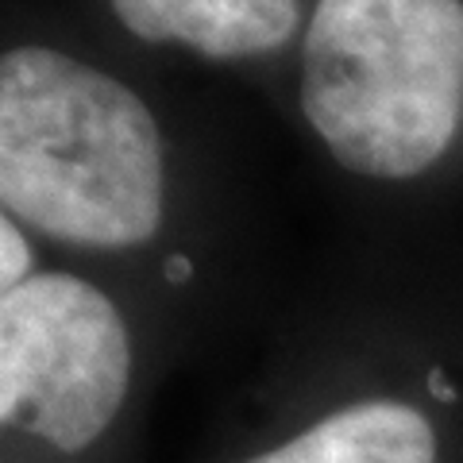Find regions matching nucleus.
<instances>
[{
	"label": "nucleus",
	"mask_w": 463,
	"mask_h": 463,
	"mask_svg": "<svg viewBox=\"0 0 463 463\" xmlns=\"http://www.w3.org/2000/svg\"><path fill=\"white\" fill-rule=\"evenodd\" d=\"M301 109L364 178L429 170L463 124V0H317Z\"/></svg>",
	"instance_id": "f03ea898"
},
{
	"label": "nucleus",
	"mask_w": 463,
	"mask_h": 463,
	"mask_svg": "<svg viewBox=\"0 0 463 463\" xmlns=\"http://www.w3.org/2000/svg\"><path fill=\"white\" fill-rule=\"evenodd\" d=\"M243 463H437V432L413 405L374 398L344 405Z\"/></svg>",
	"instance_id": "39448f33"
},
{
	"label": "nucleus",
	"mask_w": 463,
	"mask_h": 463,
	"mask_svg": "<svg viewBox=\"0 0 463 463\" xmlns=\"http://www.w3.org/2000/svg\"><path fill=\"white\" fill-rule=\"evenodd\" d=\"M163 194V136L124 81L51 47L0 54V209L62 243L136 248Z\"/></svg>",
	"instance_id": "f257e3e1"
},
{
	"label": "nucleus",
	"mask_w": 463,
	"mask_h": 463,
	"mask_svg": "<svg viewBox=\"0 0 463 463\" xmlns=\"http://www.w3.org/2000/svg\"><path fill=\"white\" fill-rule=\"evenodd\" d=\"M120 24L147 43H185L205 58L279 51L298 27V0H112Z\"/></svg>",
	"instance_id": "20e7f679"
},
{
	"label": "nucleus",
	"mask_w": 463,
	"mask_h": 463,
	"mask_svg": "<svg viewBox=\"0 0 463 463\" xmlns=\"http://www.w3.org/2000/svg\"><path fill=\"white\" fill-rule=\"evenodd\" d=\"M132 383L124 317L74 274H32L0 294V425L81 452L112 425Z\"/></svg>",
	"instance_id": "7ed1b4c3"
},
{
	"label": "nucleus",
	"mask_w": 463,
	"mask_h": 463,
	"mask_svg": "<svg viewBox=\"0 0 463 463\" xmlns=\"http://www.w3.org/2000/svg\"><path fill=\"white\" fill-rule=\"evenodd\" d=\"M190 274V267H185V259H174V267L166 270V279H185Z\"/></svg>",
	"instance_id": "0eeeda50"
},
{
	"label": "nucleus",
	"mask_w": 463,
	"mask_h": 463,
	"mask_svg": "<svg viewBox=\"0 0 463 463\" xmlns=\"http://www.w3.org/2000/svg\"><path fill=\"white\" fill-rule=\"evenodd\" d=\"M32 248L16 232L12 216L0 209V294H8L12 286H20L24 279H32Z\"/></svg>",
	"instance_id": "423d86ee"
}]
</instances>
